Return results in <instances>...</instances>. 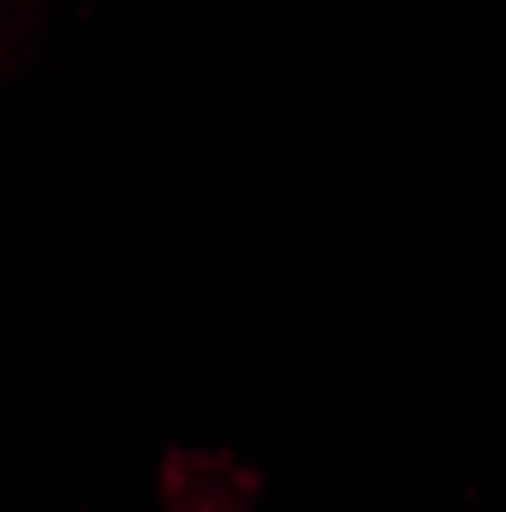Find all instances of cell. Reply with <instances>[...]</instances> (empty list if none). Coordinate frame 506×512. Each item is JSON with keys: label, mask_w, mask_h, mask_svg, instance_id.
Instances as JSON below:
<instances>
[]
</instances>
